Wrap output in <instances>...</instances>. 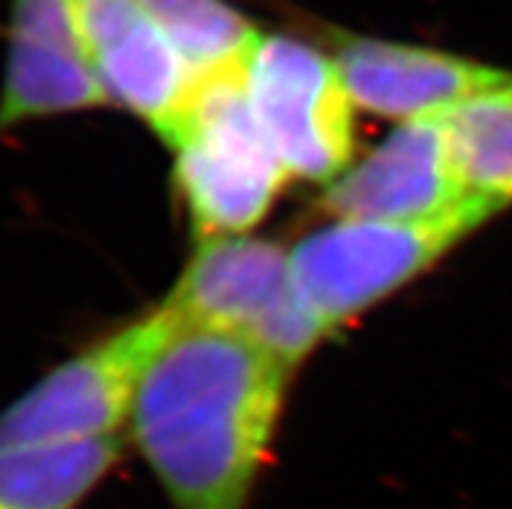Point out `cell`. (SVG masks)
I'll return each mask as SVG.
<instances>
[{
  "label": "cell",
  "mask_w": 512,
  "mask_h": 509,
  "mask_svg": "<svg viewBox=\"0 0 512 509\" xmlns=\"http://www.w3.org/2000/svg\"><path fill=\"white\" fill-rule=\"evenodd\" d=\"M292 374L240 333H172L143 374L128 421L172 509H250Z\"/></svg>",
  "instance_id": "1"
},
{
  "label": "cell",
  "mask_w": 512,
  "mask_h": 509,
  "mask_svg": "<svg viewBox=\"0 0 512 509\" xmlns=\"http://www.w3.org/2000/svg\"><path fill=\"white\" fill-rule=\"evenodd\" d=\"M245 60L195 76L167 143L175 151L177 195L198 242L250 232L289 180L250 107Z\"/></svg>",
  "instance_id": "2"
},
{
  "label": "cell",
  "mask_w": 512,
  "mask_h": 509,
  "mask_svg": "<svg viewBox=\"0 0 512 509\" xmlns=\"http://www.w3.org/2000/svg\"><path fill=\"white\" fill-rule=\"evenodd\" d=\"M502 211L492 200L471 195L429 219H336L292 247L294 278L325 336H331L435 268Z\"/></svg>",
  "instance_id": "3"
},
{
  "label": "cell",
  "mask_w": 512,
  "mask_h": 509,
  "mask_svg": "<svg viewBox=\"0 0 512 509\" xmlns=\"http://www.w3.org/2000/svg\"><path fill=\"white\" fill-rule=\"evenodd\" d=\"M162 307L177 328L240 333L292 369L325 338L297 286L292 250L253 234L198 242Z\"/></svg>",
  "instance_id": "4"
},
{
  "label": "cell",
  "mask_w": 512,
  "mask_h": 509,
  "mask_svg": "<svg viewBox=\"0 0 512 509\" xmlns=\"http://www.w3.org/2000/svg\"><path fill=\"white\" fill-rule=\"evenodd\" d=\"M177 330L164 307L112 330L0 408V450L117 437L143 374Z\"/></svg>",
  "instance_id": "5"
},
{
  "label": "cell",
  "mask_w": 512,
  "mask_h": 509,
  "mask_svg": "<svg viewBox=\"0 0 512 509\" xmlns=\"http://www.w3.org/2000/svg\"><path fill=\"white\" fill-rule=\"evenodd\" d=\"M250 107L289 177L331 185L354 159V110L331 52L260 32L245 60Z\"/></svg>",
  "instance_id": "6"
},
{
  "label": "cell",
  "mask_w": 512,
  "mask_h": 509,
  "mask_svg": "<svg viewBox=\"0 0 512 509\" xmlns=\"http://www.w3.org/2000/svg\"><path fill=\"white\" fill-rule=\"evenodd\" d=\"M471 198L455 154L448 112L406 120L370 154L325 185L320 208L333 219L414 221Z\"/></svg>",
  "instance_id": "7"
},
{
  "label": "cell",
  "mask_w": 512,
  "mask_h": 509,
  "mask_svg": "<svg viewBox=\"0 0 512 509\" xmlns=\"http://www.w3.org/2000/svg\"><path fill=\"white\" fill-rule=\"evenodd\" d=\"M86 58L112 104L133 112L167 146L195 71L136 0H73Z\"/></svg>",
  "instance_id": "8"
},
{
  "label": "cell",
  "mask_w": 512,
  "mask_h": 509,
  "mask_svg": "<svg viewBox=\"0 0 512 509\" xmlns=\"http://www.w3.org/2000/svg\"><path fill=\"white\" fill-rule=\"evenodd\" d=\"M328 47L357 110L390 120L448 112L502 84L510 71L455 52L367 37L331 26Z\"/></svg>",
  "instance_id": "9"
},
{
  "label": "cell",
  "mask_w": 512,
  "mask_h": 509,
  "mask_svg": "<svg viewBox=\"0 0 512 509\" xmlns=\"http://www.w3.org/2000/svg\"><path fill=\"white\" fill-rule=\"evenodd\" d=\"M120 458L117 437L0 450V509H81Z\"/></svg>",
  "instance_id": "10"
},
{
  "label": "cell",
  "mask_w": 512,
  "mask_h": 509,
  "mask_svg": "<svg viewBox=\"0 0 512 509\" xmlns=\"http://www.w3.org/2000/svg\"><path fill=\"white\" fill-rule=\"evenodd\" d=\"M448 123L471 195L512 208V71L448 110Z\"/></svg>",
  "instance_id": "11"
},
{
  "label": "cell",
  "mask_w": 512,
  "mask_h": 509,
  "mask_svg": "<svg viewBox=\"0 0 512 509\" xmlns=\"http://www.w3.org/2000/svg\"><path fill=\"white\" fill-rule=\"evenodd\" d=\"M195 73L240 63L260 29L227 0H136Z\"/></svg>",
  "instance_id": "12"
}]
</instances>
